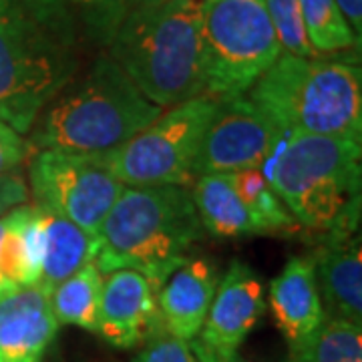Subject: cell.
Masks as SVG:
<instances>
[{"label":"cell","instance_id":"23","mask_svg":"<svg viewBox=\"0 0 362 362\" xmlns=\"http://www.w3.org/2000/svg\"><path fill=\"white\" fill-rule=\"evenodd\" d=\"M300 13L308 42L318 57L349 51L352 47L361 51V42L354 37L337 0H300Z\"/></svg>","mask_w":362,"mask_h":362},{"label":"cell","instance_id":"20","mask_svg":"<svg viewBox=\"0 0 362 362\" xmlns=\"http://www.w3.org/2000/svg\"><path fill=\"white\" fill-rule=\"evenodd\" d=\"M103 288V274L90 262L77 274L66 278L51 292V310L59 324L78 326L95 332L99 300Z\"/></svg>","mask_w":362,"mask_h":362},{"label":"cell","instance_id":"25","mask_svg":"<svg viewBox=\"0 0 362 362\" xmlns=\"http://www.w3.org/2000/svg\"><path fill=\"white\" fill-rule=\"evenodd\" d=\"M264 4H266L272 25L276 28L282 52H290L304 59L318 57L310 47L306 30H304L300 0H264Z\"/></svg>","mask_w":362,"mask_h":362},{"label":"cell","instance_id":"1","mask_svg":"<svg viewBox=\"0 0 362 362\" xmlns=\"http://www.w3.org/2000/svg\"><path fill=\"white\" fill-rule=\"evenodd\" d=\"M202 235L204 226L187 185L125 187L97 233L95 264L103 276L139 272L159 294Z\"/></svg>","mask_w":362,"mask_h":362},{"label":"cell","instance_id":"4","mask_svg":"<svg viewBox=\"0 0 362 362\" xmlns=\"http://www.w3.org/2000/svg\"><path fill=\"white\" fill-rule=\"evenodd\" d=\"M247 97L280 129L362 139V73L356 59L296 57L282 52Z\"/></svg>","mask_w":362,"mask_h":362},{"label":"cell","instance_id":"2","mask_svg":"<svg viewBox=\"0 0 362 362\" xmlns=\"http://www.w3.org/2000/svg\"><path fill=\"white\" fill-rule=\"evenodd\" d=\"M109 57L161 109L206 93L202 0H165L125 14Z\"/></svg>","mask_w":362,"mask_h":362},{"label":"cell","instance_id":"27","mask_svg":"<svg viewBox=\"0 0 362 362\" xmlns=\"http://www.w3.org/2000/svg\"><path fill=\"white\" fill-rule=\"evenodd\" d=\"M30 151V145L21 133L0 121V175L18 168Z\"/></svg>","mask_w":362,"mask_h":362},{"label":"cell","instance_id":"24","mask_svg":"<svg viewBox=\"0 0 362 362\" xmlns=\"http://www.w3.org/2000/svg\"><path fill=\"white\" fill-rule=\"evenodd\" d=\"M230 175L238 195L258 218L266 233H294L302 228L282 204V199L274 194L259 168L233 171Z\"/></svg>","mask_w":362,"mask_h":362},{"label":"cell","instance_id":"22","mask_svg":"<svg viewBox=\"0 0 362 362\" xmlns=\"http://www.w3.org/2000/svg\"><path fill=\"white\" fill-rule=\"evenodd\" d=\"M33 206H21L0 216V296L39 280L28 264L25 228Z\"/></svg>","mask_w":362,"mask_h":362},{"label":"cell","instance_id":"11","mask_svg":"<svg viewBox=\"0 0 362 362\" xmlns=\"http://www.w3.org/2000/svg\"><path fill=\"white\" fill-rule=\"evenodd\" d=\"M361 206L350 207L324 232V242L310 256L324 316L362 324V250L358 235Z\"/></svg>","mask_w":362,"mask_h":362},{"label":"cell","instance_id":"5","mask_svg":"<svg viewBox=\"0 0 362 362\" xmlns=\"http://www.w3.org/2000/svg\"><path fill=\"white\" fill-rule=\"evenodd\" d=\"M361 141L282 131L259 171L300 226L326 232L361 206Z\"/></svg>","mask_w":362,"mask_h":362},{"label":"cell","instance_id":"7","mask_svg":"<svg viewBox=\"0 0 362 362\" xmlns=\"http://www.w3.org/2000/svg\"><path fill=\"white\" fill-rule=\"evenodd\" d=\"M206 93L216 101L247 95L282 47L264 0H202Z\"/></svg>","mask_w":362,"mask_h":362},{"label":"cell","instance_id":"29","mask_svg":"<svg viewBox=\"0 0 362 362\" xmlns=\"http://www.w3.org/2000/svg\"><path fill=\"white\" fill-rule=\"evenodd\" d=\"M344 18L349 21L350 28L354 33L356 40L361 42L362 37V0H337Z\"/></svg>","mask_w":362,"mask_h":362},{"label":"cell","instance_id":"9","mask_svg":"<svg viewBox=\"0 0 362 362\" xmlns=\"http://www.w3.org/2000/svg\"><path fill=\"white\" fill-rule=\"evenodd\" d=\"M28 180L35 206L73 221L95 238L125 189L107 171L99 156L59 149L35 151L28 165Z\"/></svg>","mask_w":362,"mask_h":362},{"label":"cell","instance_id":"21","mask_svg":"<svg viewBox=\"0 0 362 362\" xmlns=\"http://www.w3.org/2000/svg\"><path fill=\"white\" fill-rule=\"evenodd\" d=\"M286 362H362V324L324 316L312 334L290 344Z\"/></svg>","mask_w":362,"mask_h":362},{"label":"cell","instance_id":"30","mask_svg":"<svg viewBox=\"0 0 362 362\" xmlns=\"http://www.w3.org/2000/svg\"><path fill=\"white\" fill-rule=\"evenodd\" d=\"M189 346H192V350H194V354L197 356V361L199 362H244V361H238L235 356H230V358H218V356H211V354H207V352H204L202 349L194 346L192 342H189Z\"/></svg>","mask_w":362,"mask_h":362},{"label":"cell","instance_id":"10","mask_svg":"<svg viewBox=\"0 0 362 362\" xmlns=\"http://www.w3.org/2000/svg\"><path fill=\"white\" fill-rule=\"evenodd\" d=\"M282 131L247 95L218 101L199 147L194 177L259 168Z\"/></svg>","mask_w":362,"mask_h":362},{"label":"cell","instance_id":"16","mask_svg":"<svg viewBox=\"0 0 362 362\" xmlns=\"http://www.w3.org/2000/svg\"><path fill=\"white\" fill-rule=\"evenodd\" d=\"M270 308L288 344L300 342L322 324V300L310 256L292 258L272 280Z\"/></svg>","mask_w":362,"mask_h":362},{"label":"cell","instance_id":"31","mask_svg":"<svg viewBox=\"0 0 362 362\" xmlns=\"http://www.w3.org/2000/svg\"><path fill=\"white\" fill-rule=\"evenodd\" d=\"M159 2H165V0H127V6L131 8H137V6H149V4H159Z\"/></svg>","mask_w":362,"mask_h":362},{"label":"cell","instance_id":"3","mask_svg":"<svg viewBox=\"0 0 362 362\" xmlns=\"http://www.w3.org/2000/svg\"><path fill=\"white\" fill-rule=\"evenodd\" d=\"M163 113L105 52L85 78L63 89L33 123L30 149L99 156L125 145Z\"/></svg>","mask_w":362,"mask_h":362},{"label":"cell","instance_id":"14","mask_svg":"<svg viewBox=\"0 0 362 362\" xmlns=\"http://www.w3.org/2000/svg\"><path fill=\"white\" fill-rule=\"evenodd\" d=\"M57 330L51 298L37 284L0 296V362H40Z\"/></svg>","mask_w":362,"mask_h":362},{"label":"cell","instance_id":"18","mask_svg":"<svg viewBox=\"0 0 362 362\" xmlns=\"http://www.w3.org/2000/svg\"><path fill=\"white\" fill-rule=\"evenodd\" d=\"M192 194L204 232L218 238L266 233L258 218L238 195L230 173L199 175Z\"/></svg>","mask_w":362,"mask_h":362},{"label":"cell","instance_id":"26","mask_svg":"<svg viewBox=\"0 0 362 362\" xmlns=\"http://www.w3.org/2000/svg\"><path fill=\"white\" fill-rule=\"evenodd\" d=\"M133 362H199L189 342L173 337L163 326L161 318H157L149 328L147 337L143 338L141 350Z\"/></svg>","mask_w":362,"mask_h":362},{"label":"cell","instance_id":"13","mask_svg":"<svg viewBox=\"0 0 362 362\" xmlns=\"http://www.w3.org/2000/svg\"><path fill=\"white\" fill-rule=\"evenodd\" d=\"M157 318V294L145 276L135 270L103 276L95 332L105 342L115 349H135Z\"/></svg>","mask_w":362,"mask_h":362},{"label":"cell","instance_id":"19","mask_svg":"<svg viewBox=\"0 0 362 362\" xmlns=\"http://www.w3.org/2000/svg\"><path fill=\"white\" fill-rule=\"evenodd\" d=\"M42 266L37 286L51 296L52 290L61 282H65L66 278L77 274L87 264L95 262L97 238L81 230L73 221L49 211H42Z\"/></svg>","mask_w":362,"mask_h":362},{"label":"cell","instance_id":"12","mask_svg":"<svg viewBox=\"0 0 362 362\" xmlns=\"http://www.w3.org/2000/svg\"><path fill=\"white\" fill-rule=\"evenodd\" d=\"M264 312L266 300L259 278L247 264L233 259L218 282L199 334L189 342L218 358L235 356Z\"/></svg>","mask_w":362,"mask_h":362},{"label":"cell","instance_id":"17","mask_svg":"<svg viewBox=\"0 0 362 362\" xmlns=\"http://www.w3.org/2000/svg\"><path fill=\"white\" fill-rule=\"evenodd\" d=\"M40 18L73 47L107 49L129 13L127 0H28Z\"/></svg>","mask_w":362,"mask_h":362},{"label":"cell","instance_id":"28","mask_svg":"<svg viewBox=\"0 0 362 362\" xmlns=\"http://www.w3.org/2000/svg\"><path fill=\"white\" fill-rule=\"evenodd\" d=\"M28 199V187L21 175L13 171L0 175V216L25 206Z\"/></svg>","mask_w":362,"mask_h":362},{"label":"cell","instance_id":"15","mask_svg":"<svg viewBox=\"0 0 362 362\" xmlns=\"http://www.w3.org/2000/svg\"><path fill=\"white\" fill-rule=\"evenodd\" d=\"M218 282L216 264L204 258L187 259L165 280L157 294V312L173 337L185 342L197 338Z\"/></svg>","mask_w":362,"mask_h":362},{"label":"cell","instance_id":"6","mask_svg":"<svg viewBox=\"0 0 362 362\" xmlns=\"http://www.w3.org/2000/svg\"><path fill=\"white\" fill-rule=\"evenodd\" d=\"M77 47L28 0H0V121L28 133L77 71Z\"/></svg>","mask_w":362,"mask_h":362},{"label":"cell","instance_id":"8","mask_svg":"<svg viewBox=\"0 0 362 362\" xmlns=\"http://www.w3.org/2000/svg\"><path fill=\"white\" fill-rule=\"evenodd\" d=\"M218 101L199 95L169 107L133 139L113 151L99 153L107 171L125 187L187 185Z\"/></svg>","mask_w":362,"mask_h":362}]
</instances>
